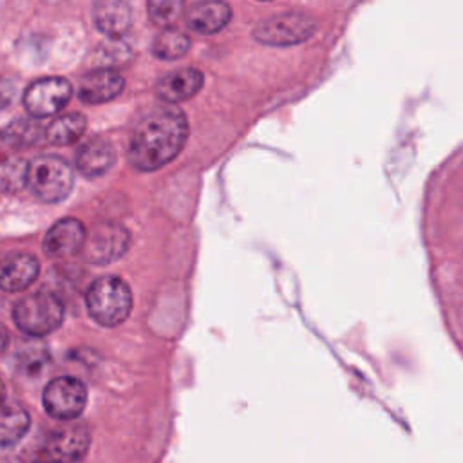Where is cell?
<instances>
[{
  "label": "cell",
  "mask_w": 463,
  "mask_h": 463,
  "mask_svg": "<svg viewBox=\"0 0 463 463\" xmlns=\"http://www.w3.org/2000/svg\"><path fill=\"white\" fill-rule=\"evenodd\" d=\"M31 418L27 411L16 403L0 407V449L18 443L29 430Z\"/></svg>",
  "instance_id": "17"
},
{
  "label": "cell",
  "mask_w": 463,
  "mask_h": 463,
  "mask_svg": "<svg viewBox=\"0 0 463 463\" xmlns=\"http://www.w3.org/2000/svg\"><path fill=\"white\" fill-rule=\"evenodd\" d=\"M90 432L81 423H67L54 429L43 443V450L51 463H78L89 450Z\"/></svg>",
  "instance_id": "9"
},
{
  "label": "cell",
  "mask_w": 463,
  "mask_h": 463,
  "mask_svg": "<svg viewBox=\"0 0 463 463\" xmlns=\"http://www.w3.org/2000/svg\"><path fill=\"white\" fill-rule=\"evenodd\" d=\"M232 18V9L226 2L203 0L188 9L186 24L188 27L203 36L219 33Z\"/></svg>",
  "instance_id": "14"
},
{
  "label": "cell",
  "mask_w": 463,
  "mask_h": 463,
  "mask_svg": "<svg viewBox=\"0 0 463 463\" xmlns=\"http://www.w3.org/2000/svg\"><path fill=\"white\" fill-rule=\"evenodd\" d=\"M13 320L31 336H45L63 322V302L47 289L22 297L13 307Z\"/></svg>",
  "instance_id": "3"
},
{
  "label": "cell",
  "mask_w": 463,
  "mask_h": 463,
  "mask_svg": "<svg viewBox=\"0 0 463 463\" xmlns=\"http://www.w3.org/2000/svg\"><path fill=\"white\" fill-rule=\"evenodd\" d=\"M89 315L105 327L119 326L132 309V293L125 280L118 277H101L94 280L85 295Z\"/></svg>",
  "instance_id": "2"
},
{
  "label": "cell",
  "mask_w": 463,
  "mask_h": 463,
  "mask_svg": "<svg viewBox=\"0 0 463 463\" xmlns=\"http://www.w3.org/2000/svg\"><path fill=\"white\" fill-rule=\"evenodd\" d=\"M7 342H9V335H7V329L0 324V354L4 353V349L7 347Z\"/></svg>",
  "instance_id": "23"
},
{
  "label": "cell",
  "mask_w": 463,
  "mask_h": 463,
  "mask_svg": "<svg viewBox=\"0 0 463 463\" xmlns=\"http://www.w3.org/2000/svg\"><path fill=\"white\" fill-rule=\"evenodd\" d=\"M4 398H5V389H4V383H2V380H0V407L5 403Z\"/></svg>",
  "instance_id": "24"
},
{
  "label": "cell",
  "mask_w": 463,
  "mask_h": 463,
  "mask_svg": "<svg viewBox=\"0 0 463 463\" xmlns=\"http://www.w3.org/2000/svg\"><path fill=\"white\" fill-rule=\"evenodd\" d=\"M87 241L85 226L72 217L54 222L43 239V251L52 259L71 257L83 250Z\"/></svg>",
  "instance_id": "10"
},
{
  "label": "cell",
  "mask_w": 463,
  "mask_h": 463,
  "mask_svg": "<svg viewBox=\"0 0 463 463\" xmlns=\"http://www.w3.org/2000/svg\"><path fill=\"white\" fill-rule=\"evenodd\" d=\"M188 121L177 107H159L139 119L134 128L128 159L134 168L152 172L170 163L184 146Z\"/></svg>",
  "instance_id": "1"
},
{
  "label": "cell",
  "mask_w": 463,
  "mask_h": 463,
  "mask_svg": "<svg viewBox=\"0 0 463 463\" xmlns=\"http://www.w3.org/2000/svg\"><path fill=\"white\" fill-rule=\"evenodd\" d=\"M123 87H125V80L118 71L110 67H101L87 72L80 80L78 98L87 105L105 103L119 96Z\"/></svg>",
  "instance_id": "11"
},
{
  "label": "cell",
  "mask_w": 463,
  "mask_h": 463,
  "mask_svg": "<svg viewBox=\"0 0 463 463\" xmlns=\"http://www.w3.org/2000/svg\"><path fill=\"white\" fill-rule=\"evenodd\" d=\"M42 134H45L42 130V127L33 121V119H16L14 123H11L7 128H4L2 137L11 143L13 146H33Z\"/></svg>",
  "instance_id": "20"
},
{
  "label": "cell",
  "mask_w": 463,
  "mask_h": 463,
  "mask_svg": "<svg viewBox=\"0 0 463 463\" xmlns=\"http://www.w3.org/2000/svg\"><path fill=\"white\" fill-rule=\"evenodd\" d=\"M190 49V38L177 29H163L152 42V54L159 60H177Z\"/></svg>",
  "instance_id": "19"
},
{
  "label": "cell",
  "mask_w": 463,
  "mask_h": 463,
  "mask_svg": "<svg viewBox=\"0 0 463 463\" xmlns=\"http://www.w3.org/2000/svg\"><path fill=\"white\" fill-rule=\"evenodd\" d=\"M317 31V20L306 13H282L262 20L253 29V38L264 45L288 47L309 40Z\"/></svg>",
  "instance_id": "5"
},
{
  "label": "cell",
  "mask_w": 463,
  "mask_h": 463,
  "mask_svg": "<svg viewBox=\"0 0 463 463\" xmlns=\"http://www.w3.org/2000/svg\"><path fill=\"white\" fill-rule=\"evenodd\" d=\"M27 184L38 199L45 203H58L71 194L74 174L69 163L61 157L38 156L27 163Z\"/></svg>",
  "instance_id": "4"
},
{
  "label": "cell",
  "mask_w": 463,
  "mask_h": 463,
  "mask_svg": "<svg viewBox=\"0 0 463 463\" xmlns=\"http://www.w3.org/2000/svg\"><path fill=\"white\" fill-rule=\"evenodd\" d=\"M87 128V119L80 112H67L63 116L54 118L47 128H45V137L52 145H71L78 141Z\"/></svg>",
  "instance_id": "18"
},
{
  "label": "cell",
  "mask_w": 463,
  "mask_h": 463,
  "mask_svg": "<svg viewBox=\"0 0 463 463\" xmlns=\"http://www.w3.org/2000/svg\"><path fill=\"white\" fill-rule=\"evenodd\" d=\"M150 18L163 27H168L177 22L183 11V4L179 0H150L146 4Z\"/></svg>",
  "instance_id": "21"
},
{
  "label": "cell",
  "mask_w": 463,
  "mask_h": 463,
  "mask_svg": "<svg viewBox=\"0 0 463 463\" xmlns=\"http://www.w3.org/2000/svg\"><path fill=\"white\" fill-rule=\"evenodd\" d=\"M72 87L63 78H42L33 81L25 94L24 105L33 118H47L58 114L71 99Z\"/></svg>",
  "instance_id": "8"
},
{
  "label": "cell",
  "mask_w": 463,
  "mask_h": 463,
  "mask_svg": "<svg viewBox=\"0 0 463 463\" xmlns=\"http://www.w3.org/2000/svg\"><path fill=\"white\" fill-rule=\"evenodd\" d=\"M27 183V165L7 161L0 170V186L4 190H14L20 184Z\"/></svg>",
  "instance_id": "22"
},
{
  "label": "cell",
  "mask_w": 463,
  "mask_h": 463,
  "mask_svg": "<svg viewBox=\"0 0 463 463\" xmlns=\"http://www.w3.org/2000/svg\"><path fill=\"white\" fill-rule=\"evenodd\" d=\"M36 463H51V461H36Z\"/></svg>",
  "instance_id": "25"
},
{
  "label": "cell",
  "mask_w": 463,
  "mask_h": 463,
  "mask_svg": "<svg viewBox=\"0 0 463 463\" xmlns=\"http://www.w3.org/2000/svg\"><path fill=\"white\" fill-rule=\"evenodd\" d=\"M203 81H204V76L201 71L184 67V69L165 74L156 85V94L166 103L184 101L199 92V89L203 87Z\"/></svg>",
  "instance_id": "13"
},
{
  "label": "cell",
  "mask_w": 463,
  "mask_h": 463,
  "mask_svg": "<svg viewBox=\"0 0 463 463\" xmlns=\"http://www.w3.org/2000/svg\"><path fill=\"white\" fill-rule=\"evenodd\" d=\"M114 146L103 137H94L87 141L76 154V166L85 177L103 175L114 165Z\"/></svg>",
  "instance_id": "16"
},
{
  "label": "cell",
  "mask_w": 463,
  "mask_h": 463,
  "mask_svg": "<svg viewBox=\"0 0 463 463\" xmlns=\"http://www.w3.org/2000/svg\"><path fill=\"white\" fill-rule=\"evenodd\" d=\"M40 264L31 253H11L0 260V289L4 291H24L38 277Z\"/></svg>",
  "instance_id": "12"
},
{
  "label": "cell",
  "mask_w": 463,
  "mask_h": 463,
  "mask_svg": "<svg viewBox=\"0 0 463 463\" xmlns=\"http://www.w3.org/2000/svg\"><path fill=\"white\" fill-rule=\"evenodd\" d=\"M130 244L127 228L116 222H99L87 233L81 255L92 264H109L123 257Z\"/></svg>",
  "instance_id": "7"
},
{
  "label": "cell",
  "mask_w": 463,
  "mask_h": 463,
  "mask_svg": "<svg viewBox=\"0 0 463 463\" xmlns=\"http://www.w3.org/2000/svg\"><path fill=\"white\" fill-rule=\"evenodd\" d=\"M92 22L107 36H121L132 24V11L121 0H98L92 5Z\"/></svg>",
  "instance_id": "15"
},
{
  "label": "cell",
  "mask_w": 463,
  "mask_h": 463,
  "mask_svg": "<svg viewBox=\"0 0 463 463\" xmlns=\"http://www.w3.org/2000/svg\"><path fill=\"white\" fill-rule=\"evenodd\" d=\"M43 409L60 421L76 420L87 405V387L74 376H58L43 389Z\"/></svg>",
  "instance_id": "6"
}]
</instances>
